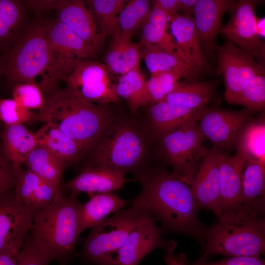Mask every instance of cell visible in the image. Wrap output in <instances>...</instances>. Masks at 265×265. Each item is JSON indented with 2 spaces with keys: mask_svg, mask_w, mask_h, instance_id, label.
<instances>
[{
  "mask_svg": "<svg viewBox=\"0 0 265 265\" xmlns=\"http://www.w3.org/2000/svg\"><path fill=\"white\" fill-rule=\"evenodd\" d=\"M142 186L130 201L132 207L150 212L162 223L164 230L200 238L205 226L197 217L199 209L190 187L162 167H149L134 175Z\"/></svg>",
  "mask_w": 265,
  "mask_h": 265,
  "instance_id": "6da1fadb",
  "label": "cell"
},
{
  "mask_svg": "<svg viewBox=\"0 0 265 265\" xmlns=\"http://www.w3.org/2000/svg\"><path fill=\"white\" fill-rule=\"evenodd\" d=\"M134 117L117 112L81 158L80 169L106 167L134 175L150 167L156 139L144 123Z\"/></svg>",
  "mask_w": 265,
  "mask_h": 265,
  "instance_id": "7a4b0ae2",
  "label": "cell"
},
{
  "mask_svg": "<svg viewBox=\"0 0 265 265\" xmlns=\"http://www.w3.org/2000/svg\"><path fill=\"white\" fill-rule=\"evenodd\" d=\"M116 113L109 104L89 102L66 87L45 95L35 121L52 124L75 140L82 157Z\"/></svg>",
  "mask_w": 265,
  "mask_h": 265,
  "instance_id": "3957f363",
  "label": "cell"
},
{
  "mask_svg": "<svg viewBox=\"0 0 265 265\" xmlns=\"http://www.w3.org/2000/svg\"><path fill=\"white\" fill-rule=\"evenodd\" d=\"M264 206H240L224 212L219 222L205 228L206 247L198 259L213 256L260 257L265 252V220L261 215Z\"/></svg>",
  "mask_w": 265,
  "mask_h": 265,
  "instance_id": "277c9868",
  "label": "cell"
},
{
  "mask_svg": "<svg viewBox=\"0 0 265 265\" xmlns=\"http://www.w3.org/2000/svg\"><path fill=\"white\" fill-rule=\"evenodd\" d=\"M79 194L62 193L45 209L33 213L30 231L47 246L52 261L67 265L77 256L75 250L80 234Z\"/></svg>",
  "mask_w": 265,
  "mask_h": 265,
  "instance_id": "5b68a950",
  "label": "cell"
},
{
  "mask_svg": "<svg viewBox=\"0 0 265 265\" xmlns=\"http://www.w3.org/2000/svg\"><path fill=\"white\" fill-rule=\"evenodd\" d=\"M47 22H33L27 26L11 48L0 58L2 75L14 85L36 84L35 78L48 72L51 61L47 37Z\"/></svg>",
  "mask_w": 265,
  "mask_h": 265,
  "instance_id": "8992f818",
  "label": "cell"
},
{
  "mask_svg": "<svg viewBox=\"0 0 265 265\" xmlns=\"http://www.w3.org/2000/svg\"><path fill=\"white\" fill-rule=\"evenodd\" d=\"M153 216L144 209L133 207L117 212L92 228L77 256L84 264L115 265L113 257L131 231Z\"/></svg>",
  "mask_w": 265,
  "mask_h": 265,
  "instance_id": "52a82bcc",
  "label": "cell"
},
{
  "mask_svg": "<svg viewBox=\"0 0 265 265\" xmlns=\"http://www.w3.org/2000/svg\"><path fill=\"white\" fill-rule=\"evenodd\" d=\"M202 109L179 127L156 138L158 155L172 167L173 174L190 186L209 151L198 124Z\"/></svg>",
  "mask_w": 265,
  "mask_h": 265,
  "instance_id": "ba28073f",
  "label": "cell"
},
{
  "mask_svg": "<svg viewBox=\"0 0 265 265\" xmlns=\"http://www.w3.org/2000/svg\"><path fill=\"white\" fill-rule=\"evenodd\" d=\"M47 37L51 61L45 79L38 85L43 95L57 88L78 64L93 55L84 42L71 29L55 19L47 22Z\"/></svg>",
  "mask_w": 265,
  "mask_h": 265,
  "instance_id": "9c48e42d",
  "label": "cell"
},
{
  "mask_svg": "<svg viewBox=\"0 0 265 265\" xmlns=\"http://www.w3.org/2000/svg\"><path fill=\"white\" fill-rule=\"evenodd\" d=\"M111 74L105 64L84 59L78 64L63 81L66 87L89 102L109 104L119 100L116 81Z\"/></svg>",
  "mask_w": 265,
  "mask_h": 265,
  "instance_id": "30bf717a",
  "label": "cell"
},
{
  "mask_svg": "<svg viewBox=\"0 0 265 265\" xmlns=\"http://www.w3.org/2000/svg\"><path fill=\"white\" fill-rule=\"evenodd\" d=\"M216 52L218 73L224 81L225 100L229 104H236L247 82L265 69L264 64L229 41L218 46Z\"/></svg>",
  "mask_w": 265,
  "mask_h": 265,
  "instance_id": "8fae6325",
  "label": "cell"
},
{
  "mask_svg": "<svg viewBox=\"0 0 265 265\" xmlns=\"http://www.w3.org/2000/svg\"><path fill=\"white\" fill-rule=\"evenodd\" d=\"M256 0H234L229 11V20L222 26L220 33L228 41L252 54L259 62L264 64L265 45L257 34L255 8Z\"/></svg>",
  "mask_w": 265,
  "mask_h": 265,
  "instance_id": "7c38bea8",
  "label": "cell"
},
{
  "mask_svg": "<svg viewBox=\"0 0 265 265\" xmlns=\"http://www.w3.org/2000/svg\"><path fill=\"white\" fill-rule=\"evenodd\" d=\"M253 112L245 108L240 110L203 108L198 124L205 138L212 147L222 151L235 147L238 137L252 119Z\"/></svg>",
  "mask_w": 265,
  "mask_h": 265,
  "instance_id": "4fadbf2b",
  "label": "cell"
},
{
  "mask_svg": "<svg viewBox=\"0 0 265 265\" xmlns=\"http://www.w3.org/2000/svg\"><path fill=\"white\" fill-rule=\"evenodd\" d=\"M33 212L11 190L0 197V253L17 254L30 231Z\"/></svg>",
  "mask_w": 265,
  "mask_h": 265,
  "instance_id": "5bb4252c",
  "label": "cell"
},
{
  "mask_svg": "<svg viewBox=\"0 0 265 265\" xmlns=\"http://www.w3.org/2000/svg\"><path fill=\"white\" fill-rule=\"evenodd\" d=\"M156 220L153 216L131 231L113 257L115 265H138L148 254L158 248L166 254L174 252L177 243L162 238V231L157 226Z\"/></svg>",
  "mask_w": 265,
  "mask_h": 265,
  "instance_id": "9a60e30c",
  "label": "cell"
},
{
  "mask_svg": "<svg viewBox=\"0 0 265 265\" xmlns=\"http://www.w3.org/2000/svg\"><path fill=\"white\" fill-rule=\"evenodd\" d=\"M55 10L57 21L66 25L85 44L94 55L101 49L105 36L100 31L93 13L83 0H59Z\"/></svg>",
  "mask_w": 265,
  "mask_h": 265,
  "instance_id": "2e32d148",
  "label": "cell"
},
{
  "mask_svg": "<svg viewBox=\"0 0 265 265\" xmlns=\"http://www.w3.org/2000/svg\"><path fill=\"white\" fill-rule=\"evenodd\" d=\"M220 151L213 147L209 149L199 164L190 185L191 192L199 209L211 210L218 218L222 214L218 163Z\"/></svg>",
  "mask_w": 265,
  "mask_h": 265,
  "instance_id": "e0dca14e",
  "label": "cell"
},
{
  "mask_svg": "<svg viewBox=\"0 0 265 265\" xmlns=\"http://www.w3.org/2000/svg\"><path fill=\"white\" fill-rule=\"evenodd\" d=\"M233 1L197 0L193 17L200 46L206 57L217 50L216 39L222 26V17Z\"/></svg>",
  "mask_w": 265,
  "mask_h": 265,
  "instance_id": "ac0fdd59",
  "label": "cell"
},
{
  "mask_svg": "<svg viewBox=\"0 0 265 265\" xmlns=\"http://www.w3.org/2000/svg\"><path fill=\"white\" fill-rule=\"evenodd\" d=\"M170 23L179 57L200 73L209 72L211 66L200 46L193 16L176 13Z\"/></svg>",
  "mask_w": 265,
  "mask_h": 265,
  "instance_id": "d6986e66",
  "label": "cell"
},
{
  "mask_svg": "<svg viewBox=\"0 0 265 265\" xmlns=\"http://www.w3.org/2000/svg\"><path fill=\"white\" fill-rule=\"evenodd\" d=\"M125 174L106 167H90L80 169V172L71 180L62 182L60 190H69L79 194L113 192L123 187L127 180Z\"/></svg>",
  "mask_w": 265,
  "mask_h": 265,
  "instance_id": "ffe728a7",
  "label": "cell"
},
{
  "mask_svg": "<svg viewBox=\"0 0 265 265\" xmlns=\"http://www.w3.org/2000/svg\"><path fill=\"white\" fill-rule=\"evenodd\" d=\"M246 159L236 152L229 156L220 151L218 156L220 207L222 213L241 206L242 178Z\"/></svg>",
  "mask_w": 265,
  "mask_h": 265,
  "instance_id": "44dd1931",
  "label": "cell"
},
{
  "mask_svg": "<svg viewBox=\"0 0 265 265\" xmlns=\"http://www.w3.org/2000/svg\"><path fill=\"white\" fill-rule=\"evenodd\" d=\"M141 58L151 74L171 73L187 80H196L200 73L183 60L141 38L139 42Z\"/></svg>",
  "mask_w": 265,
  "mask_h": 265,
  "instance_id": "7402d4cb",
  "label": "cell"
},
{
  "mask_svg": "<svg viewBox=\"0 0 265 265\" xmlns=\"http://www.w3.org/2000/svg\"><path fill=\"white\" fill-rule=\"evenodd\" d=\"M147 106V120L144 124L156 139L163 133L179 127L200 110L164 101Z\"/></svg>",
  "mask_w": 265,
  "mask_h": 265,
  "instance_id": "603a6c76",
  "label": "cell"
},
{
  "mask_svg": "<svg viewBox=\"0 0 265 265\" xmlns=\"http://www.w3.org/2000/svg\"><path fill=\"white\" fill-rule=\"evenodd\" d=\"M89 199L80 204L79 225L80 233L97 225L111 213L118 212L128 205L125 200L113 192L95 193L89 195Z\"/></svg>",
  "mask_w": 265,
  "mask_h": 265,
  "instance_id": "cb8c5ba5",
  "label": "cell"
},
{
  "mask_svg": "<svg viewBox=\"0 0 265 265\" xmlns=\"http://www.w3.org/2000/svg\"><path fill=\"white\" fill-rule=\"evenodd\" d=\"M38 144L65 161L77 165L82 156L80 145L53 125L45 123L34 133Z\"/></svg>",
  "mask_w": 265,
  "mask_h": 265,
  "instance_id": "d4e9b609",
  "label": "cell"
},
{
  "mask_svg": "<svg viewBox=\"0 0 265 265\" xmlns=\"http://www.w3.org/2000/svg\"><path fill=\"white\" fill-rule=\"evenodd\" d=\"M1 141L4 151L18 175L28 156L38 144L35 133L24 124L4 125Z\"/></svg>",
  "mask_w": 265,
  "mask_h": 265,
  "instance_id": "484cf974",
  "label": "cell"
},
{
  "mask_svg": "<svg viewBox=\"0 0 265 265\" xmlns=\"http://www.w3.org/2000/svg\"><path fill=\"white\" fill-rule=\"evenodd\" d=\"M140 58L139 43L117 31L106 52L105 64L112 73L122 75L139 68Z\"/></svg>",
  "mask_w": 265,
  "mask_h": 265,
  "instance_id": "4316f807",
  "label": "cell"
},
{
  "mask_svg": "<svg viewBox=\"0 0 265 265\" xmlns=\"http://www.w3.org/2000/svg\"><path fill=\"white\" fill-rule=\"evenodd\" d=\"M23 2L0 0V52L6 53L27 26Z\"/></svg>",
  "mask_w": 265,
  "mask_h": 265,
  "instance_id": "83f0119b",
  "label": "cell"
},
{
  "mask_svg": "<svg viewBox=\"0 0 265 265\" xmlns=\"http://www.w3.org/2000/svg\"><path fill=\"white\" fill-rule=\"evenodd\" d=\"M29 170L43 181L60 190L62 178L69 164L42 146L37 144L24 162Z\"/></svg>",
  "mask_w": 265,
  "mask_h": 265,
  "instance_id": "f1b7e54d",
  "label": "cell"
},
{
  "mask_svg": "<svg viewBox=\"0 0 265 265\" xmlns=\"http://www.w3.org/2000/svg\"><path fill=\"white\" fill-rule=\"evenodd\" d=\"M214 92V86L212 81L197 80L179 81L175 88L161 101L199 110L205 107Z\"/></svg>",
  "mask_w": 265,
  "mask_h": 265,
  "instance_id": "f546056e",
  "label": "cell"
},
{
  "mask_svg": "<svg viewBox=\"0 0 265 265\" xmlns=\"http://www.w3.org/2000/svg\"><path fill=\"white\" fill-rule=\"evenodd\" d=\"M146 83L147 80L140 68L132 69L117 78V94L127 102L131 116L134 117L140 107L149 105Z\"/></svg>",
  "mask_w": 265,
  "mask_h": 265,
  "instance_id": "4dcf8cb0",
  "label": "cell"
},
{
  "mask_svg": "<svg viewBox=\"0 0 265 265\" xmlns=\"http://www.w3.org/2000/svg\"><path fill=\"white\" fill-rule=\"evenodd\" d=\"M237 152L246 159L265 163V122L263 116L249 121L243 128L237 139Z\"/></svg>",
  "mask_w": 265,
  "mask_h": 265,
  "instance_id": "1f68e13d",
  "label": "cell"
},
{
  "mask_svg": "<svg viewBox=\"0 0 265 265\" xmlns=\"http://www.w3.org/2000/svg\"><path fill=\"white\" fill-rule=\"evenodd\" d=\"M265 193V163L247 160L242 178L241 206H263Z\"/></svg>",
  "mask_w": 265,
  "mask_h": 265,
  "instance_id": "d6a6232c",
  "label": "cell"
},
{
  "mask_svg": "<svg viewBox=\"0 0 265 265\" xmlns=\"http://www.w3.org/2000/svg\"><path fill=\"white\" fill-rule=\"evenodd\" d=\"M151 9L149 0L130 1L125 4L119 15V33L125 37L131 38L147 20Z\"/></svg>",
  "mask_w": 265,
  "mask_h": 265,
  "instance_id": "836d02e7",
  "label": "cell"
},
{
  "mask_svg": "<svg viewBox=\"0 0 265 265\" xmlns=\"http://www.w3.org/2000/svg\"><path fill=\"white\" fill-rule=\"evenodd\" d=\"M90 4L101 27L106 36L113 37L118 30L119 15L126 4L124 0H91Z\"/></svg>",
  "mask_w": 265,
  "mask_h": 265,
  "instance_id": "e575fe53",
  "label": "cell"
},
{
  "mask_svg": "<svg viewBox=\"0 0 265 265\" xmlns=\"http://www.w3.org/2000/svg\"><path fill=\"white\" fill-rule=\"evenodd\" d=\"M18 265H48L52 261L44 241L30 231L17 254Z\"/></svg>",
  "mask_w": 265,
  "mask_h": 265,
  "instance_id": "d590c367",
  "label": "cell"
},
{
  "mask_svg": "<svg viewBox=\"0 0 265 265\" xmlns=\"http://www.w3.org/2000/svg\"><path fill=\"white\" fill-rule=\"evenodd\" d=\"M236 105L253 111H263L265 107V71L261 70L246 84Z\"/></svg>",
  "mask_w": 265,
  "mask_h": 265,
  "instance_id": "8d00e7d4",
  "label": "cell"
},
{
  "mask_svg": "<svg viewBox=\"0 0 265 265\" xmlns=\"http://www.w3.org/2000/svg\"><path fill=\"white\" fill-rule=\"evenodd\" d=\"M181 79L179 75L171 73L152 75L146 83L148 105L161 101L175 88Z\"/></svg>",
  "mask_w": 265,
  "mask_h": 265,
  "instance_id": "74e56055",
  "label": "cell"
},
{
  "mask_svg": "<svg viewBox=\"0 0 265 265\" xmlns=\"http://www.w3.org/2000/svg\"><path fill=\"white\" fill-rule=\"evenodd\" d=\"M36 115L13 99H0V121L5 125L30 123L35 121Z\"/></svg>",
  "mask_w": 265,
  "mask_h": 265,
  "instance_id": "f35d334b",
  "label": "cell"
},
{
  "mask_svg": "<svg viewBox=\"0 0 265 265\" xmlns=\"http://www.w3.org/2000/svg\"><path fill=\"white\" fill-rule=\"evenodd\" d=\"M13 99L24 107L32 110L42 108L44 103L43 94L37 84L19 83L14 85Z\"/></svg>",
  "mask_w": 265,
  "mask_h": 265,
  "instance_id": "ab89813d",
  "label": "cell"
},
{
  "mask_svg": "<svg viewBox=\"0 0 265 265\" xmlns=\"http://www.w3.org/2000/svg\"><path fill=\"white\" fill-rule=\"evenodd\" d=\"M42 180L32 171L22 170L18 175L15 193L18 200L30 210L33 194Z\"/></svg>",
  "mask_w": 265,
  "mask_h": 265,
  "instance_id": "60d3db41",
  "label": "cell"
},
{
  "mask_svg": "<svg viewBox=\"0 0 265 265\" xmlns=\"http://www.w3.org/2000/svg\"><path fill=\"white\" fill-rule=\"evenodd\" d=\"M141 28L142 38L144 40L179 57L178 48L171 34L167 31L155 27L147 21L143 24Z\"/></svg>",
  "mask_w": 265,
  "mask_h": 265,
  "instance_id": "b9f144b4",
  "label": "cell"
},
{
  "mask_svg": "<svg viewBox=\"0 0 265 265\" xmlns=\"http://www.w3.org/2000/svg\"><path fill=\"white\" fill-rule=\"evenodd\" d=\"M18 178L12 162L5 154L0 140V197L14 190Z\"/></svg>",
  "mask_w": 265,
  "mask_h": 265,
  "instance_id": "7bdbcfd3",
  "label": "cell"
},
{
  "mask_svg": "<svg viewBox=\"0 0 265 265\" xmlns=\"http://www.w3.org/2000/svg\"><path fill=\"white\" fill-rule=\"evenodd\" d=\"M61 193V191L42 180L33 194L30 210L34 213L45 209Z\"/></svg>",
  "mask_w": 265,
  "mask_h": 265,
  "instance_id": "ee69618b",
  "label": "cell"
},
{
  "mask_svg": "<svg viewBox=\"0 0 265 265\" xmlns=\"http://www.w3.org/2000/svg\"><path fill=\"white\" fill-rule=\"evenodd\" d=\"M189 265H265V260L260 257L238 256L229 257L215 262L196 260Z\"/></svg>",
  "mask_w": 265,
  "mask_h": 265,
  "instance_id": "f6af8a7d",
  "label": "cell"
},
{
  "mask_svg": "<svg viewBox=\"0 0 265 265\" xmlns=\"http://www.w3.org/2000/svg\"><path fill=\"white\" fill-rule=\"evenodd\" d=\"M170 19L171 17L162 9L153 7L149 13L146 21L155 27L167 31Z\"/></svg>",
  "mask_w": 265,
  "mask_h": 265,
  "instance_id": "bcb514c9",
  "label": "cell"
},
{
  "mask_svg": "<svg viewBox=\"0 0 265 265\" xmlns=\"http://www.w3.org/2000/svg\"><path fill=\"white\" fill-rule=\"evenodd\" d=\"M178 0H155L152 1L153 7L164 10L171 18L177 13Z\"/></svg>",
  "mask_w": 265,
  "mask_h": 265,
  "instance_id": "7dc6e473",
  "label": "cell"
},
{
  "mask_svg": "<svg viewBox=\"0 0 265 265\" xmlns=\"http://www.w3.org/2000/svg\"><path fill=\"white\" fill-rule=\"evenodd\" d=\"M57 0H28L25 2L36 12L55 9Z\"/></svg>",
  "mask_w": 265,
  "mask_h": 265,
  "instance_id": "c3c4849f",
  "label": "cell"
},
{
  "mask_svg": "<svg viewBox=\"0 0 265 265\" xmlns=\"http://www.w3.org/2000/svg\"><path fill=\"white\" fill-rule=\"evenodd\" d=\"M197 0H178L177 13L180 12L182 14L192 16Z\"/></svg>",
  "mask_w": 265,
  "mask_h": 265,
  "instance_id": "681fc988",
  "label": "cell"
},
{
  "mask_svg": "<svg viewBox=\"0 0 265 265\" xmlns=\"http://www.w3.org/2000/svg\"><path fill=\"white\" fill-rule=\"evenodd\" d=\"M167 265H187L188 261L185 254H166L164 257Z\"/></svg>",
  "mask_w": 265,
  "mask_h": 265,
  "instance_id": "f907efd6",
  "label": "cell"
},
{
  "mask_svg": "<svg viewBox=\"0 0 265 265\" xmlns=\"http://www.w3.org/2000/svg\"><path fill=\"white\" fill-rule=\"evenodd\" d=\"M0 265H18L17 254L6 252L0 253Z\"/></svg>",
  "mask_w": 265,
  "mask_h": 265,
  "instance_id": "816d5d0a",
  "label": "cell"
},
{
  "mask_svg": "<svg viewBox=\"0 0 265 265\" xmlns=\"http://www.w3.org/2000/svg\"><path fill=\"white\" fill-rule=\"evenodd\" d=\"M256 30L259 37L265 38V18L262 17L257 18L256 22Z\"/></svg>",
  "mask_w": 265,
  "mask_h": 265,
  "instance_id": "f5cc1de1",
  "label": "cell"
},
{
  "mask_svg": "<svg viewBox=\"0 0 265 265\" xmlns=\"http://www.w3.org/2000/svg\"><path fill=\"white\" fill-rule=\"evenodd\" d=\"M4 124L0 121V140H1V135L3 130Z\"/></svg>",
  "mask_w": 265,
  "mask_h": 265,
  "instance_id": "db71d44e",
  "label": "cell"
},
{
  "mask_svg": "<svg viewBox=\"0 0 265 265\" xmlns=\"http://www.w3.org/2000/svg\"><path fill=\"white\" fill-rule=\"evenodd\" d=\"M2 76V73H1V69H0V77Z\"/></svg>",
  "mask_w": 265,
  "mask_h": 265,
  "instance_id": "11a10c76",
  "label": "cell"
}]
</instances>
